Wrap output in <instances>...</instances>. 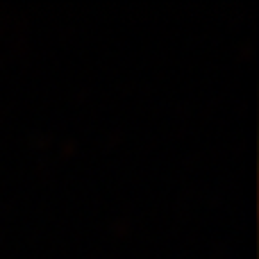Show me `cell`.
Returning a JSON list of instances; mask_svg holds the SVG:
<instances>
[]
</instances>
